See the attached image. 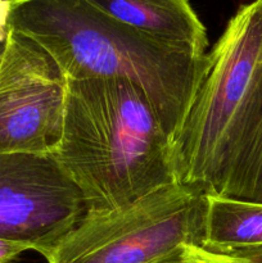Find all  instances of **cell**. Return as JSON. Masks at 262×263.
Wrapping results in <instances>:
<instances>
[{"label":"cell","mask_w":262,"mask_h":263,"mask_svg":"<svg viewBox=\"0 0 262 263\" xmlns=\"http://www.w3.org/2000/svg\"><path fill=\"white\" fill-rule=\"evenodd\" d=\"M205 194L172 182L107 211H87L44 258L48 263H151L181 246L202 247Z\"/></svg>","instance_id":"4"},{"label":"cell","mask_w":262,"mask_h":263,"mask_svg":"<svg viewBox=\"0 0 262 263\" xmlns=\"http://www.w3.org/2000/svg\"><path fill=\"white\" fill-rule=\"evenodd\" d=\"M87 211L130 204L175 181L171 139L143 90L122 79H67L50 154Z\"/></svg>","instance_id":"1"},{"label":"cell","mask_w":262,"mask_h":263,"mask_svg":"<svg viewBox=\"0 0 262 263\" xmlns=\"http://www.w3.org/2000/svg\"><path fill=\"white\" fill-rule=\"evenodd\" d=\"M82 194L50 154H0V239L48 253L86 215Z\"/></svg>","instance_id":"6"},{"label":"cell","mask_w":262,"mask_h":263,"mask_svg":"<svg viewBox=\"0 0 262 263\" xmlns=\"http://www.w3.org/2000/svg\"><path fill=\"white\" fill-rule=\"evenodd\" d=\"M218 256L220 254L211 253L202 247L181 246L151 263H210Z\"/></svg>","instance_id":"10"},{"label":"cell","mask_w":262,"mask_h":263,"mask_svg":"<svg viewBox=\"0 0 262 263\" xmlns=\"http://www.w3.org/2000/svg\"><path fill=\"white\" fill-rule=\"evenodd\" d=\"M231 257H241L240 263H262V248L249 249V251L239 252Z\"/></svg>","instance_id":"13"},{"label":"cell","mask_w":262,"mask_h":263,"mask_svg":"<svg viewBox=\"0 0 262 263\" xmlns=\"http://www.w3.org/2000/svg\"><path fill=\"white\" fill-rule=\"evenodd\" d=\"M218 194L262 203V107Z\"/></svg>","instance_id":"9"},{"label":"cell","mask_w":262,"mask_h":263,"mask_svg":"<svg viewBox=\"0 0 262 263\" xmlns=\"http://www.w3.org/2000/svg\"><path fill=\"white\" fill-rule=\"evenodd\" d=\"M27 251H33L30 244L0 239V263H10Z\"/></svg>","instance_id":"11"},{"label":"cell","mask_w":262,"mask_h":263,"mask_svg":"<svg viewBox=\"0 0 262 263\" xmlns=\"http://www.w3.org/2000/svg\"><path fill=\"white\" fill-rule=\"evenodd\" d=\"M9 35V0H0V63L7 49Z\"/></svg>","instance_id":"12"},{"label":"cell","mask_w":262,"mask_h":263,"mask_svg":"<svg viewBox=\"0 0 262 263\" xmlns=\"http://www.w3.org/2000/svg\"><path fill=\"white\" fill-rule=\"evenodd\" d=\"M241 257H231V256H222V254H220V256L217 257L216 259H213L212 262L210 263H240L241 262Z\"/></svg>","instance_id":"14"},{"label":"cell","mask_w":262,"mask_h":263,"mask_svg":"<svg viewBox=\"0 0 262 263\" xmlns=\"http://www.w3.org/2000/svg\"><path fill=\"white\" fill-rule=\"evenodd\" d=\"M122 25L175 48L204 55V25L188 0H85Z\"/></svg>","instance_id":"7"},{"label":"cell","mask_w":262,"mask_h":263,"mask_svg":"<svg viewBox=\"0 0 262 263\" xmlns=\"http://www.w3.org/2000/svg\"><path fill=\"white\" fill-rule=\"evenodd\" d=\"M262 107V0L239 8L171 140L175 181L218 194Z\"/></svg>","instance_id":"3"},{"label":"cell","mask_w":262,"mask_h":263,"mask_svg":"<svg viewBox=\"0 0 262 263\" xmlns=\"http://www.w3.org/2000/svg\"><path fill=\"white\" fill-rule=\"evenodd\" d=\"M9 26L40 46L66 79H122L140 87L171 140L205 67L207 53L161 43L85 0H9Z\"/></svg>","instance_id":"2"},{"label":"cell","mask_w":262,"mask_h":263,"mask_svg":"<svg viewBox=\"0 0 262 263\" xmlns=\"http://www.w3.org/2000/svg\"><path fill=\"white\" fill-rule=\"evenodd\" d=\"M66 89L55 62L10 30L0 63V154H51L61 136Z\"/></svg>","instance_id":"5"},{"label":"cell","mask_w":262,"mask_h":263,"mask_svg":"<svg viewBox=\"0 0 262 263\" xmlns=\"http://www.w3.org/2000/svg\"><path fill=\"white\" fill-rule=\"evenodd\" d=\"M202 248L211 253L233 256L262 248V203L205 194Z\"/></svg>","instance_id":"8"}]
</instances>
